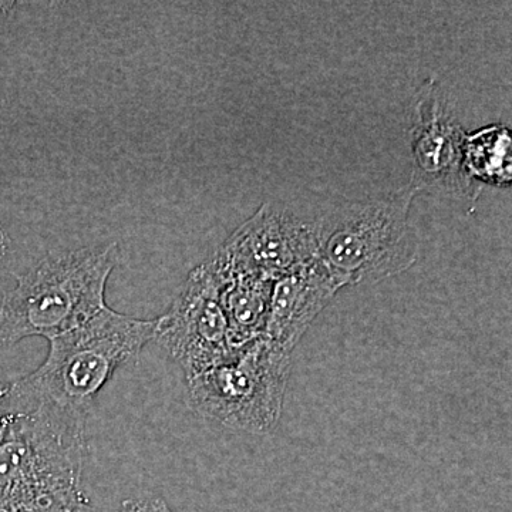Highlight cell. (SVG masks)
<instances>
[{
	"mask_svg": "<svg viewBox=\"0 0 512 512\" xmlns=\"http://www.w3.org/2000/svg\"><path fill=\"white\" fill-rule=\"evenodd\" d=\"M0 510L32 512L82 493L86 414L52 404L19 406L0 389Z\"/></svg>",
	"mask_w": 512,
	"mask_h": 512,
	"instance_id": "1",
	"label": "cell"
},
{
	"mask_svg": "<svg viewBox=\"0 0 512 512\" xmlns=\"http://www.w3.org/2000/svg\"><path fill=\"white\" fill-rule=\"evenodd\" d=\"M160 318L138 319L109 306L63 335L50 339L45 362L8 384L20 406L52 404L87 413L111 377L156 340Z\"/></svg>",
	"mask_w": 512,
	"mask_h": 512,
	"instance_id": "2",
	"label": "cell"
},
{
	"mask_svg": "<svg viewBox=\"0 0 512 512\" xmlns=\"http://www.w3.org/2000/svg\"><path fill=\"white\" fill-rule=\"evenodd\" d=\"M119 261L116 244L47 254L20 275L0 303V350L20 340H47L83 325L106 308V286Z\"/></svg>",
	"mask_w": 512,
	"mask_h": 512,
	"instance_id": "3",
	"label": "cell"
},
{
	"mask_svg": "<svg viewBox=\"0 0 512 512\" xmlns=\"http://www.w3.org/2000/svg\"><path fill=\"white\" fill-rule=\"evenodd\" d=\"M413 185L392 194L342 202L315 224L319 259L340 285H373L409 271L420 252L410 220Z\"/></svg>",
	"mask_w": 512,
	"mask_h": 512,
	"instance_id": "4",
	"label": "cell"
},
{
	"mask_svg": "<svg viewBox=\"0 0 512 512\" xmlns=\"http://www.w3.org/2000/svg\"><path fill=\"white\" fill-rule=\"evenodd\" d=\"M292 353L261 336L187 379L188 404L237 433L269 436L284 412Z\"/></svg>",
	"mask_w": 512,
	"mask_h": 512,
	"instance_id": "5",
	"label": "cell"
},
{
	"mask_svg": "<svg viewBox=\"0 0 512 512\" xmlns=\"http://www.w3.org/2000/svg\"><path fill=\"white\" fill-rule=\"evenodd\" d=\"M157 342L183 369L185 379L215 365L234 350L210 264L192 269L170 311L160 316Z\"/></svg>",
	"mask_w": 512,
	"mask_h": 512,
	"instance_id": "6",
	"label": "cell"
},
{
	"mask_svg": "<svg viewBox=\"0 0 512 512\" xmlns=\"http://www.w3.org/2000/svg\"><path fill=\"white\" fill-rule=\"evenodd\" d=\"M211 259L276 281L319 259L315 224L289 208L266 202Z\"/></svg>",
	"mask_w": 512,
	"mask_h": 512,
	"instance_id": "7",
	"label": "cell"
},
{
	"mask_svg": "<svg viewBox=\"0 0 512 512\" xmlns=\"http://www.w3.org/2000/svg\"><path fill=\"white\" fill-rule=\"evenodd\" d=\"M416 121L412 128L413 178L417 191L466 194L473 181L464 171L463 147L466 134L448 110L440 89L426 82L417 92Z\"/></svg>",
	"mask_w": 512,
	"mask_h": 512,
	"instance_id": "8",
	"label": "cell"
},
{
	"mask_svg": "<svg viewBox=\"0 0 512 512\" xmlns=\"http://www.w3.org/2000/svg\"><path fill=\"white\" fill-rule=\"evenodd\" d=\"M342 288L320 259L276 279L269 299L265 338L292 353Z\"/></svg>",
	"mask_w": 512,
	"mask_h": 512,
	"instance_id": "9",
	"label": "cell"
},
{
	"mask_svg": "<svg viewBox=\"0 0 512 512\" xmlns=\"http://www.w3.org/2000/svg\"><path fill=\"white\" fill-rule=\"evenodd\" d=\"M207 262L220 286L221 305L227 318L232 348H241L264 336L275 281L218 265L212 259Z\"/></svg>",
	"mask_w": 512,
	"mask_h": 512,
	"instance_id": "10",
	"label": "cell"
},
{
	"mask_svg": "<svg viewBox=\"0 0 512 512\" xmlns=\"http://www.w3.org/2000/svg\"><path fill=\"white\" fill-rule=\"evenodd\" d=\"M464 171L471 181L505 185L511 181V134L501 126L478 130L464 138Z\"/></svg>",
	"mask_w": 512,
	"mask_h": 512,
	"instance_id": "11",
	"label": "cell"
},
{
	"mask_svg": "<svg viewBox=\"0 0 512 512\" xmlns=\"http://www.w3.org/2000/svg\"><path fill=\"white\" fill-rule=\"evenodd\" d=\"M32 512H96V510L90 505L82 491L73 497L63 498V500L55 501V503Z\"/></svg>",
	"mask_w": 512,
	"mask_h": 512,
	"instance_id": "12",
	"label": "cell"
},
{
	"mask_svg": "<svg viewBox=\"0 0 512 512\" xmlns=\"http://www.w3.org/2000/svg\"><path fill=\"white\" fill-rule=\"evenodd\" d=\"M120 512H174L161 498L126 501Z\"/></svg>",
	"mask_w": 512,
	"mask_h": 512,
	"instance_id": "13",
	"label": "cell"
},
{
	"mask_svg": "<svg viewBox=\"0 0 512 512\" xmlns=\"http://www.w3.org/2000/svg\"><path fill=\"white\" fill-rule=\"evenodd\" d=\"M10 247V239L8 232L5 231V228L0 225V265L5 261L6 255H8Z\"/></svg>",
	"mask_w": 512,
	"mask_h": 512,
	"instance_id": "14",
	"label": "cell"
},
{
	"mask_svg": "<svg viewBox=\"0 0 512 512\" xmlns=\"http://www.w3.org/2000/svg\"><path fill=\"white\" fill-rule=\"evenodd\" d=\"M16 6H18V3L0 2V16H5L8 15V13L13 12Z\"/></svg>",
	"mask_w": 512,
	"mask_h": 512,
	"instance_id": "15",
	"label": "cell"
},
{
	"mask_svg": "<svg viewBox=\"0 0 512 512\" xmlns=\"http://www.w3.org/2000/svg\"><path fill=\"white\" fill-rule=\"evenodd\" d=\"M6 416H8V413H6L5 406H3L2 399H0V433H2L3 426H5Z\"/></svg>",
	"mask_w": 512,
	"mask_h": 512,
	"instance_id": "16",
	"label": "cell"
},
{
	"mask_svg": "<svg viewBox=\"0 0 512 512\" xmlns=\"http://www.w3.org/2000/svg\"><path fill=\"white\" fill-rule=\"evenodd\" d=\"M0 512H8V511H2V510H0Z\"/></svg>",
	"mask_w": 512,
	"mask_h": 512,
	"instance_id": "17",
	"label": "cell"
}]
</instances>
